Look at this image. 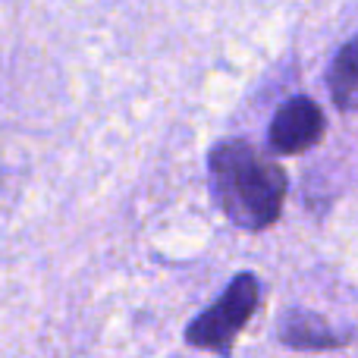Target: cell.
I'll use <instances>...</instances> for the list:
<instances>
[{
  "mask_svg": "<svg viewBox=\"0 0 358 358\" xmlns=\"http://www.w3.org/2000/svg\"><path fill=\"white\" fill-rule=\"evenodd\" d=\"M261 305V283L255 273H236L227 283V289L185 327V343L204 352L229 358L236 349V340L245 330V324L255 317Z\"/></svg>",
  "mask_w": 358,
  "mask_h": 358,
  "instance_id": "2",
  "label": "cell"
},
{
  "mask_svg": "<svg viewBox=\"0 0 358 358\" xmlns=\"http://www.w3.org/2000/svg\"><path fill=\"white\" fill-rule=\"evenodd\" d=\"M277 336L283 346L302 349V352H327L343 349L355 340L352 330H336L315 311H286L277 321Z\"/></svg>",
  "mask_w": 358,
  "mask_h": 358,
  "instance_id": "4",
  "label": "cell"
},
{
  "mask_svg": "<svg viewBox=\"0 0 358 358\" xmlns=\"http://www.w3.org/2000/svg\"><path fill=\"white\" fill-rule=\"evenodd\" d=\"M208 170L210 195L229 223L261 233L280 220L289 182L283 167L261 155L255 145L242 138L220 142L210 151Z\"/></svg>",
  "mask_w": 358,
  "mask_h": 358,
  "instance_id": "1",
  "label": "cell"
},
{
  "mask_svg": "<svg viewBox=\"0 0 358 358\" xmlns=\"http://www.w3.org/2000/svg\"><path fill=\"white\" fill-rule=\"evenodd\" d=\"M324 113L311 98H289L273 113L267 142L277 155H302L324 138Z\"/></svg>",
  "mask_w": 358,
  "mask_h": 358,
  "instance_id": "3",
  "label": "cell"
},
{
  "mask_svg": "<svg viewBox=\"0 0 358 358\" xmlns=\"http://www.w3.org/2000/svg\"><path fill=\"white\" fill-rule=\"evenodd\" d=\"M327 85L334 94L336 107L343 110H358V35H352L334 57L327 73Z\"/></svg>",
  "mask_w": 358,
  "mask_h": 358,
  "instance_id": "5",
  "label": "cell"
}]
</instances>
